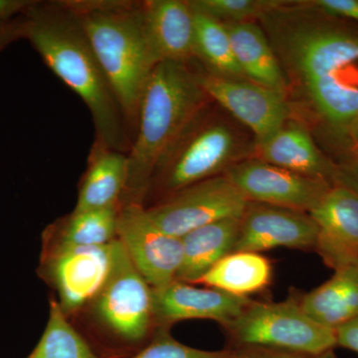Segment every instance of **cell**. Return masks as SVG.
<instances>
[{
	"mask_svg": "<svg viewBox=\"0 0 358 358\" xmlns=\"http://www.w3.org/2000/svg\"><path fill=\"white\" fill-rule=\"evenodd\" d=\"M285 1L260 20L287 85L327 143L358 115V26L307 2Z\"/></svg>",
	"mask_w": 358,
	"mask_h": 358,
	"instance_id": "1",
	"label": "cell"
},
{
	"mask_svg": "<svg viewBox=\"0 0 358 358\" xmlns=\"http://www.w3.org/2000/svg\"><path fill=\"white\" fill-rule=\"evenodd\" d=\"M24 15L25 39L87 106L93 117L95 141L128 154L133 136L77 16L65 1H34Z\"/></svg>",
	"mask_w": 358,
	"mask_h": 358,
	"instance_id": "2",
	"label": "cell"
},
{
	"mask_svg": "<svg viewBox=\"0 0 358 358\" xmlns=\"http://www.w3.org/2000/svg\"><path fill=\"white\" fill-rule=\"evenodd\" d=\"M208 100L197 72L189 64L157 65L141 98L138 126L128 152V183L122 199L129 197L121 205L143 204L157 166L207 107Z\"/></svg>",
	"mask_w": 358,
	"mask_h": 358,
	"instance_id": "3",
	"label": "cell"
},
{
	"mask_svg": "<svg viewBox=\"0 0 358 358\" xmlns=\"http://www.w3.org/2000/svg\"><path fill=\"white\" fill-rule=\"evenodd\" d=\"M65 2L81 23L121 106L134 141L141 98L148 80L159 63L145 29L143 2Z\"/></svg>",
	"mask_w": 358,
	"mask_h": 358,
	"instance_id": "4",
	"label": "cell"
},
{
	"mask_svg": "<svg viewBox=\"0 0 358 358\" xmlns=\"http://www.w3.org/2000/svg\"><path fill=\"white\" fill-rule=\"evenodd\" d=\"M207 108V107H206ZM206 108L185 129L152 179L171 195L199 181L221 176L239 162L242 145L229 124L210 117Z\"/></svg>",
	"mask_w": 358,
	"mask_h": 358,
	"instance_id": "5",
	"label": "cell"
},
{
	"mask_svg": "<svg viewBox=\"0 0 358 358\" xmlns=\"http://www.w3.org/2000/svg\"><path fill=\"white\" fill-rule=\"evenodd\" d=\"M227 329L240 345L305 357L338 348L336 331L313 320L301 308L300 296L294 294L279 303L252 301Z\"/></svg>",
	"mask_w": 358,
	"mask_h": 358,
	"instance_id": "6",
	"label": "cell"
},
{
	"mask_svg": "<svg viewBox=\"0 0 358 358\" xmlns=\"http://www.w3.org/2000/svg\"><path fill=\"white\" fill-rule=\"evenodd\" d=\"M92 301L101 322L126 341L145 338L154 322L152 288L134 267L119 239L112 243L109 274Z\"/></svg>",
	"mask_w": 358,
	"mask_h": 358,
	"instance_id": "7",
	"label": "cell"
},
{
	"mask_svg": "<svg viewBox=\"0 0 358 358\" xmlns=\"http://www.w3.org/2000/svg\"><path fill=\"white\" fill-rule=\"evenodd\" d=\"M248 204L236 186L221 174L187 186L145 208L157 227L171 236L182 238L208 224L242 218Z\"/></svg>",
	"mask_w": 358,
	"mask_h": 358,
	"instance_id": "8",
	"label": "cell"
},
{
	"mask_svg": "<svg viewBox=\"0 0 358 358\" xmlns=\"http://www.w3.org/2000/svg\"><path fill=\"white\" fill-rule=\"evenodd\" d=\"M112 243L103 246L44 243L39 273L57 291L59 306L67 317L93 301L100 291L109 274Z\"/></svg>",
	"mask_w": 358,
	"mask_h": 358,
	"instance_id": "9",
	"label": "cell"
},
{
	"mask_svg": "<svg viewBox=\"0 0 358 358\" xmlns=\"http://www.w3.org/2000/svg\"><path fill=\"white\" fill-rule=\"evenodd\" d=\"M117 239L152 289L176 281L182 263V240L157 227L143 204L121 205Z\"/></svg>",
	"mask_w": 358,
	"mask_h": 358,
	"instance_id": "10",
	"label": "cell"
},
{
	"mask_svg": "<svg viewBox=\"0 0 358 358\" xmlns=\"http://www.w3.org/2000/svg\"><path fill=\"white\" fill-rule=\"evenodd\" d=\"M224 174L249 202L307 213L333 186L326 180L301 176L257 157L239 160Z\"/></svg>",
	"mask_w": 358,
	"mask_h": 358,
	"instance_id": "11",
	"label": "cell"
},
{
	"mask_svg": "<svg viewBox=\"0 0 358 358\" xmlns=\"http://www.w3.org/2000/svg\"><path fill=\"white\" fill-rule=\"evenodd\" d=\"M199 83L210 100L227 110L254 134L255 143L277 133L289 121L288 96L245 78L199 73Z\"/></svg>",
	"mask_w": 358,
	"mask_h": 358,
	"instance_id": "12",
	"label": "cell"
},
{
	"mask_svg": "<svg viewBox=\"0 0 358 358\" xmlns=\"http://www.w3.org/2000/svg\"><path fill=\"white\" fill-rule=\"evenodd\" d=\"M317 227L307 212L249 202L240 220L235 252L315 250Z\"/></svg>",
	"mask_w": 358,
	"mask_h": 358,
	"instance_id": "13",
	"label": "cell"
},
{
	"mask_svg": "<svg viewBox=\"0 0 358 358\" xmlns=\"http://www.w3.org/2000/svg\"><path fill=\"white\" fill-rule=\"evenodd\" d=\"M317 227L315 251L327 267L358 265V196L334 185L310 212Z\"/></svg>",
	"mask_w": 358,
	"mask_h": 358,
	"instance_id": "14",
	"label": "cell"
},
{
	"mask_svg": "<svg viewBox=\"0 0 358 358\" xmlns=\"http://www.w3.org/2000/svg\"><path fill=\"white\" fill-rule=\"evenodd\" d=\"M252 300L213 288L173 281L152 289L154 322L164 327L181 320H215L229 329Z\"/></svg>",
	"mask_w": 358,
	"mask_h": 358,
	"instance_id": "15",
	"label": "cell"
},
{
	"mask_svg": "<svg viewBox=\"0 0 358 358\" xmlns=\"http://www.w3.org/2000/svg\"><path fill=\"white\" fill-rule=\"evenodd\" d=\"M148 39L160 62L189 64L194 58V13L185 0L143 1Z\"/></svg>",
	"mask_w": 358,
	"mask_h": 358,
	"instance_id": "16",
	"label": "cell"
},
{
	"mask_svg": "<svg viewBox=\"0 0 358 358\" xmlns=\"http://www.w3.org/2000/svg\"><path fill=\"white\" fill-rule=\"evenodd\" d=\"M255 150L257 159L334 185L336 164L317 147L303 124L287 122L267 140L255 143Z\"/></svg>",
	"mask_w": 358,
	"mask_h": 358,
	"instance_id": "17",
	"label": "cell"
},
{
	"mask_svg": "<svg viewBox=\"0 0 358 358\" xmlns=\"http://www.w3.org/2000/svg\"><path fill=\"white\" fill-rule=\"evenodd\" d=\"M128 178V154L94 141L74 210H95L121 205Z\"/></svg>",
	"mask_w": 358,
	"mask_h": 358,
	"instance_id": "18",
	"label": "cell"
},
{
	"mask_svg": "<svg viewBox=\"0 0 358 358\" xmlns=\"http://www.w3.org/2000/svg\"><path fill=\"white\" fill-rule=\"evenodd\" d=\"M245 79L288 96V85L262 26L254 21L224 23Z\"/></svg>",
	"mask_w": 358,
	"mask_h": 358,
	"instance_id": "19",
	"label": "cell"
},
{
	"mask_svg": "<svg viewBox=\"0 0 358 358\" xmlns=\"http://www.w3.org/2000/svg\"><path fill=\"white\" fill-rule=\"evenodd\" d=\"M241 218L202 226L181 238L182 263L176 281L196 284L210 268L234 251Z\"/></svg>",
	"mask_w": 358,
	"mask_h": 358,
	"instance_id": "20",
	"label": "cell"
},
{
	"mask_svg": "<svg viewBox=\"0 0 358 358\" xmlns=\"http://www.w3.org/2000/svg\"><path fill=\"white\" fill-rule=\"evenodd\" d=\"M301 308L322 326L336 331L358 317V265L334 271L331 279L300 296Z\"/></svg>",
	"mask_w": 358,
	"mask_h": 358,
	"instance_id": "21",
	"label": "cell"
},
{
	"mask_svg": "<svg viewBox=\"0 0 358 358\" xmlns=\"http://www.w3.org/2000/svg\"><path fill=\"white\" fill-rule=\"evenodd\" d=\"M272 277V265L262 254L235 252L224 257L196 284L248 298L270 286Z\"/></svg>",
	"mask_w": 358,
	"mask_h": 358,
	"instance_id": "22",
	"label": "cell"
},
{
	"mask_svg": "<svg viewBox=\"0 0 358 358\" xmlns=\"http://www.w3.org/2000/svg\"><path fill=\"white\" fill-rule=\"evenodd\" d=\"M120 207L73 210L44 234V243L65 246H103L117 239Z\"/></svg>",
	"mask_w": 358,
	"mask_h": 358,
	"instance_id": "23",
	"label": "cell"
},
{
	"mask_svg": "<svg viewBox=\"0 0 358 358\" xmlns=\"http://www.w3.org/2000/svg\"><path fill=\"white\" fill-rule=\"evenodd\" d=\"M193 13L194 58L203 63L207 69L206 72L211 74L223 77L244 78L243 73L234 57L229 34L224 23L194 9Z\"/></svg>",
	"mask_w": 358,
	"mask_h": 358,
	"instance_id": "24",
	"label": "cell"
},
{
	"mask_svg": "<svg viewBox=\"0 0 358 358\" xmlns=\"http://www.w3.org/2000/svg\"><path fill=\"white\" fill-rule=\"evenodd\" d=\"M27 358H98L68 322L57 301H51L49 319L38 345Z\"/></svg>",
	"mask_w": 358,
	"mask_h": 358,
	"instance_id": "25",
	"label": "cell"
},
{
	"mask_svg": "<svg viewBox=\"0 0 358 358\" xmlns=\"http://www.w3.org/2000/svg\"><path fill=\"white\" fill-rule=\"evenodd\" d=\"M281 0H190L194 10L222 23L249 22L281 6Z\"/></svg>",
	"mask_w": 358,
	"mask_h": 358,
	"instance_id": "26",
	"label": "cell"
},
{
	"mask_svg": "<svg viewBox=\"0 0 358 358\" xmlns=\"http://www.w3.org/2000/svg\"><path fill=\"white\" fill-rule=\"evenodd\" d=\"M232 355L229 350L209 352L182 345L169 334L166 327H162L154 341L133 358H230Z\"/></svg>",
	"mask_w": 358,
	"mask_h": 358,
	"instance_id": "27",
	"label": "cell"
},
{
	"mask_svg": "<svg viewBox=\"0 0 358 358\" xmlns=\"http://www.w3.org/2000/svg\"><path fill=\"white\" fill-rule=\"evenodd\" d=\"M306 2L324 15L358 26V0H312Z\"/></svg>",
	"mask_w": 358,
	"mask_h": 358,
	"instance_id": "28",
	"label": "cell"
},
{
	"mask_svg": "<svg viewBox=\"0 0 358 358\" xmlns=\"http://www.w3.org/2000/svg\"><path fill=\"white\" fill-rule=\"evenodd\" d=\"M327 145L334 162L358 155V115Z\"/></svg>",
	"mask_w": 358,
	"mask_h": 358,
	"instance_id": "29",
	"label": "cell"
},
{
	"mask_svg": "<svg viewBox=\"0 0 358 358\" xmlns=\"http://www.w3.org/2000/svg\"><path fill=\"white\" fill-rule=\"evenodd\" d=\"M334 164L336 166L334 185L345 186L358 196V155L338 160Z\"/></svg>",
	"mask_w": 358,
	"mask_h": 358,
	"instance_id": "30",
	"label": "cell"
},
{
	"mask_svg": "<svg viewBox=\"0 0 358 358\" xmlns=\"http://www.w3.org/2000/svg\"><path fill=\"white\" fill-rule=\"evenodd\" d=\"M24 14L10 20H0V51L20 39H25Z\"/></svg>",
	"mask_w": 358,
	"mask_h": 358,
	"instance_id": "31",
	"label": "cell"
},
{
	"mask_svg": "<svg viewBox=\"0 0 358 358\" xmlns=\"http://www.w3.org/2000/svg\"><path fill=\"white\" fill-rule=\"evenodd\" d=\"M336 345L358 353V317L336 329Z\"/></svg>",
	"mask_w": 358,
	"mask_h": 358,
	"instance_id": "32",
	"label": "cell"
},
{
	"mask_svg": "<svg viewBox=\"0 0 358 358\" xmlns=\"http://www.w3.org/2000/svg\"><path fill=\"white\" fill-rule=\"evenodd\" d=\"M230 358H308V357L299 353L272 350V348H253L242 352H233Z\"/></svg>",
	"mask_w": 358,
	"mask_h": 358,
	"instance_id": "33",
	"label": "cell"
},
{
	"mask_svg": "<svg viewBox=\"0 0 358 358\" xmlns=\"http://www.w3.org/2000/svg\"><path fill=\"white\" fill-rule=\"evenodd\" d=\"M33 2L32 0H0V20L22 15Z\"/></svg>",
	"mask_w": 358,
	"mask_h": 358,
	"instance_id": "34",
	"label": "cell"
},
{
	"mask_svg": "<svg viewBox=\"0 0 358 358\" xmlns=\"http://www.w3.org/2000/svg\"><path fill=\"white\" fill-rule=\"evenodd\" d=\"M308 358H338L336 357V353L333 350H329L324 353H320L319 355H313V357H308Z\"/></svg>",
	"mask_w": 358,
	"mask_h": 358,
	"instance_id": "35",
	"label": "cell"
}]
</instances>
